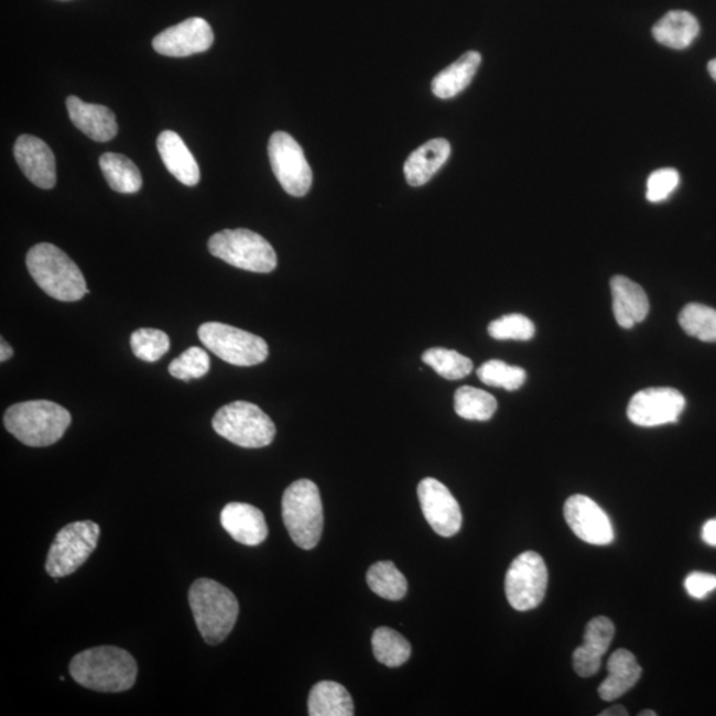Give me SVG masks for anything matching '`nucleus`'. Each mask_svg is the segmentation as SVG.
Instances as JSON below:
<instances>
[{
  "instance_id": "f257e3e1",
  "label": "nucleus",
  "mask_w": 716,
  "mask_h": 716,
  "mask_svg": "<svg viewBox=\"0 0 716 716\" xmlns=\"http://www.w3.org/2000/svg\"><path fill=\"white\" fill-rule=\"evenodd\" d=\"M137 662L127 650L99 647L75 655L69 673L83 687L99 693H122L135 683Z\"/></svg>"
},
{
  "instance_id": "f03ea898",
  "label": "nucleus",
  "mask_w": 716,
  "mask_h": 716,
  "mask_svg": "<svg viewBox=\"0 0 716 716\" xmlns=\"http://www.w3.org/2000/svg\"><path fill=\"white\" fill-rule=\"evenodd\" d=\"M25 263L35 283L56 301H82L90 292L79 267L54 245L41 243L32 247Z\"/></svg>"
},
{
  "instance_id": "7ed1b4c3",
  "label": "nucleus",
  "mask_w": 716,
  "mask_h": 716,
  "mask_svg": "<svg viewBox=\"0 0 716 716\" xmlns=\"http://www.w3.org/2000/svg\"><path fill=\"white\" fill-rule=\"evenodd\" d=\"M70 422L67 409L45 400L17 403L4 414L6 428L30 447L56 444L67 432Z\"/></svg>"
},
{
  "instance_id": "20e7f679",
  "label": "nucleus",
  "mask_w": 716,
  "mask_h": 716,
  "mask_svg": "<svg viewBox=\"0 0 716 716\" xmlns=\"http://www.w3.org/2000/svg\"><path fill=\"white\" fill-rule=\"evenodd\" d=\"M188 604L199 633L208 644L225 641L236 627L239 603L236 595L223 584L199 578L188 590Z\"/></svg>"
},
{
  "instance_id": "39448f33",
  "label": "nucleus",
  "mask_w": 716,
  "mask_h": 716,
  "mask_svg": "<svg viewBox=\"0 0 716 716\" xmlns=\"http://www.w3.org/2000/svg\"><path fill=\"white\" fill-rule=\"evenodd\" d=\"M282 516L292 542L303 550H314L321 542L324 512L321 491L314 481H294L283 495Z\"/></svg>"
},
{
  "instance_id": "423d86ee",
  "label": "nucleus",
  "mask_w": 716,
  "mask_h": 716,
  "mask_svg": "<svg viewBox=\"0 0 716 716\" xmlns=\"http://www.w3.org/2000/svg\"><path fill=\"white\" fill-rule=\"evenodd\" d=\"M213 428L231 444L260 448L272 444L276 427L256 403L236 401L220 408L213 419Z\"/></svg>"
},
{
  "instance_id": "0eeeda50",
  "label": "nucleus",
  "mask_w": 716,
  "mask_h": 716,
  "mask_svg": "<svg viewBox=\"0 0 716 716\" xmlns=\"http://www.w3.org/2000/svg\"><path fill=\"white\" fill-rule=\"evenodd\" d=\"M211 256L237 269L269 273L276 269L278 257L272 246L259 234L246 229L224 230L208 240Z\"/></svg>"
},
{
  "instance_id": "6e6552de",
  "label": "nucleus",
  "mask_w": 716,
  "mask_h": 716,
  "mask_svg": "<svg viewBox=\"0 0 716 716\" xmlns=\"http://www.w3.org/2000/svg\"><path fill=\"white\" fill-rule=\"evenodd\" d=\"M202 344L215 356L236 367H253L269 357L262 337L223 323H205L198 329Z\"/></svg>"
},
{
  "instance_id": "1a4fd4ad",
  "label": "nucleus",
  "mask_w": 716,
  "mask_h": 716,
  "mask_svg": "<svg viewBox=\"0 0 716 716\" xmlns=\"http://www.w3.org/2000/svg\"><path fill=\"white\" fill-rule=\"evenodd\" d=\"M100 539V525L83 520L65 525L52 543L45 571L54 578L72 575L93 555Z\"/></svg>"
},
{
  "instance_id": "9d476101",
  "label": "nucleus",
  "mask_w": 716,
  "mask_h": 716,
  "mask_svg": "<svg viewBox=\"0 0 716 716\" xmlns=\"http://www.w3.org/2000/svg\"><path fill=\"white\" fill-rule=\"evenodd\" d=\"M546 587L549 569L539 553L527 551L513 560L505 584L507 600L513 609L527 611L538 608L544 600Z\"/></svg>"
},
{
  "instance_id": "9b49d317",
  "label": "nucleus",
  "mask_w": 716,
  "mask_h": 716,
  "mask_svg": "<svg viewBox=\"0 0 716 716\" xmlns=\"http://www.w3.org/2000/svg\"><path fill=\"white\" fill-rule=\"evenodd\" d=\"M269 155L272 171L284 191L292 197H304L312 186V171L294 137L285 132L273 133Z\"/></svg>"
},
{
  "instance_id": "f8f14e48",
  "label": "nucleus",
  "mask_w": 716,
  "mask_h": 716,
  "mask_svg": "<svg viewBox=\"0 0 716 716\" xmlns=\"http://www.w3.org/2000/svg\"><path fill=\"white\" fill-rule=\"evenodd\" d=\"M686 400L673 388H649L631 397L628 419L641 427L675 423L685 410Z\"/></svg>"
},
{
  "instance_id": "ddd939ff",
  "label": "nucleus",
  "mask_w": 716,
  "mask_h": 716,
  "mask_svg": "<svg viewBox=\"0 0 716 716\" xmlns=\"http://www.w3.org/2000/svg\"><path fill=\"white\" fill-rule=\"evenodd\" d=\"M419 499L423 517L440 536L457 535L462 527L460 507L444 484L434 478L421 480Z\"/></svg>"
},
{
  "instance_id": "4468645a",
  "label": "nucleus",
  "mask_w": 716,
  "mask_h": 716,
  "mask_svg": "<svg viewBox=\"0 0 716 716\" xmlns=\"http://www.w3.org/2000/svg\"><path fill=\"white\" fill-rule=\"evenodd\" d=\"M564 518L572 532L585 543L608 545L614 542L615 531L609 517L585 495H573L565 501Z\"/></svg>"
},
{
  "instance_id": "2eb2a0df",
  "label": "nucleus",
  "mask_w": 716,
  "mask_h": 716,
  "mask_svg": "<svg viewBox=\"0 0 716 716\" xmlns=\"http://www.w3.org/2000/svg\"><path fill=\"white\" fill-rule=\"evenodd\" d=\"M214 32L205 19L192 18L161 32L153 39V47L169 57H186L210 50Z\"/></svg>"
},
{
  "instance_id": "dca6fc26",
  "label": "nucleus",
  "mask_w": 716,
  "mask_h": 716,
  "mask_svg": "<svg viewBox=\"0 0 716 716\" xmlns=\"http://www.w3.org/2000/svg\"><path fill=\"white\" fill-rule=\"evenodd\" d=\"M14 155L19 167L32 184L45 191L56 185L55 155L43 140L30 134L19 137Z\"/></svg>"
},
{
  "instance_id": "f3484780",
  "label": "nucleus",
  "mask_w": 716,
  "mask_h": 716,
  "mask_svg": "<svg viewBox=\"0 0 716 716\" xmlns=\"http://www.w3.org/2000/svg\"><path fill=\"white\" fill-rule=\"evenodd\" d=\"M220 524L240 544L256 546L269 536L263 512L251 505H227L220 512Z\"/></svg>"
},
{
  "instance_id": "a211bd4d",
  "label": "nucleus",
  "mask_w": 716,
  "mask_h": 716,
  "mask_svg": "<svg viewBox=\"0 0 716 716\" xmlns=\"http://www.w3.org/2000/svg\"><path fill=\"white\" fill-rule=\"evenodd\" d=\"M614 314L620 327L633 328L649 315V299L640 284L629 278L617 275L610 280Z\"/></svg>"
},
{
  "instance_id": "6ab92c4d",
  "label": "nucleus",
  "mask_w": 716,
  "mask_h": 716,
  "mask_svg": "<svg viewBox=\"0 0 716 716\" xmlns=\"http://www.w3.org/2000/svg\"><path fill=\"white\" fill-rule=\"evenodd\" d=\"M69 119L77 129L96 142L113 140L117 130L116 116L107 107L84 102L76 96L67 99Z\"/></svg>"
},
{
  "instance_id": "aec40b11",
  "label": "nucleus",
  "mask_w": 716,
  "mask_h": 716,
  "mask_svg": "<svg viewBox=\"0 0 716 716\" xmlns=\"http://www.w3.org/2000/svg\"><path fill=\"white\" fill-rule=\"evenodd\" d=\"M452 154V145L445 139H435L416 149L403 166L408 184L419 187L427 184L434 174L446 164Z\"/></svg>"
},
{
  "instance_id": "412c9836",
  "label": "nucleus",
  "mask_w": 716,
  "mask_h": 716,
  "mask_svg": "<svg viewBox=\"0 0 716 716\" xmlns=\"http://www.w3.org/2000/svg\"><path fill=\"white\" fill-rule=\"evenodd\" d=\"M158 149L167 171L181 184L186 186L198 185L200 172L197 161H195L186 143L177 133L172 132V130L162 132L158 139Z\"/></svg>"
},
{
  "instance_id": "4be33fe9",
  "label": "nucleus",
  "mask_w": 716,
  "mask_h": 716,
  "mask_svg": "<svg viewBox=\"0 0 716 716\" xmlns=\"http://www.w3.org/2000/svg\"><path fill=\"white\" fill-rule=\"evenodd\" d=\"M642 674V668L638 665L637 659L629 650L620 649L611 654L608 662V676L600 687L604 701H616L627 694L631 687L637 685Z\"/></svg>"
},
{
  "instance_id": "5701e85b",
  "label": "nucleus",
  "mask_w": 716,
  "mask_h": 716,
  "mask_svg": "<svg viewBox=\"0 0 716 716\" xmlns=\"http://www.w3.org/2000/svg\"><path fill=\"white\" fill-rule=\"evenodd\" d=\"M481 56L477 51H468L457 62L434 77L432 90L438 99L448 100L465 90L477 75Z\"/></svg>"
},
{
  "instance_id": "b1692460",
  "label": "nucleus",
  "mask_w": 716,
  "mask_h": 716,
  "mask_svg": "<svg viewBox=\"0 0 716 716\" xmlns=\"http://www.w3.org/2000/svg\"><path fill=\"white\" fill-rule=\"evenodd\" d=\"M699 22L687 11H670L654 24L653 37L668 48L685 50L699 35Z\"/></svg>"
},
{
  "instance_id": "393cba45",
  "label": "nucleus",
  "mask_w": 716,
  "mask_h": 716,
  "mask_svg": "<svg viewBox=\"0 0 716 716\" xmlns=\"http://www.w3.org/2000/svg\"><path fill=\"white\" fill-rule=\"evenodd\" d=\"M308 714L311 716H351L355 714L354 699L340 683L318 682L311 690Z\"/></svg>"
},
{
  "instance_id": "a878e982",
  "label": "nucleus",
  "mask_w": 716,
  "mask_h": 716,
  "mask_svg": "<svg viewBox=\"0 0 716 716\" xmlns=\"http://www.w3.org/2000/svg\"><path fill=\"white\" fill-rule=\"evenodd\" d=\"M100 169L112 191L122 194H134L142 186V175L139 167L126 155L106 153L100 158Z\"/></svg>"
},
{
  "instance_id": "bb28decb",
  "label": "nucleus",
  "mask_w": 716,
  "mask_h": 716,
  "mask_svg": "<svg viewBox=\"0 0 716 716\" xmlns=\"http://www.w3.org/2000/svg\"><path fill=\"white\" fill-rule=\"evenodd\" d=\"M372 648L376 660L388 668H400L412 655V647L406 638L386 627L375 630Z\"/></svg>"
},
{
  "instance_id": "cd10ccee",
  "label": "nucleus",
  "mask_w": 716,
  "mask_h": 716,
  "mask_svg": "<svg viewBox=\"0 0 716 716\" xmlns=\"http://www.w3.org/2000/svg\"><path fill=\"white\" fill-rule=\"evenodd\" d=\"M369 588L386 600L400 601L408 592V581L392 562H379L367 573Z\"/></svg>"
},
{
  "instance_id": "c85d7f7f",
  "label": "nucleus",
  "mask_w": 716,
  "mask_h": 716,
  "mask_svg": "<svg viewBox=\"0 0 716 716\" xmlns=\"http://www.w3.org/2000/svg\"><path fill=\"white\" fill-rule=\"evenodd\" d=\"M455 412L462 419L468 421H488L492 419L498 409V402L495 397L485 390L462 387L454 395Z\"/></svg>"
},
{
  "instance_id": "c756f323",
  "label": "nucleus",
  "mask_w": 716,
  "mask_h": 716,
  "mask_svg": "<svg viewBox=\"0 0 716 716\" xmlns=\"http://www.w3.org/2000/svg\"><path fill=\"white\" fill-rule=\"evenodd\" d=\"M422 360L444 379L451 381L465 379L466 376L473 372L474 368L470 358L445 348L426 350L422 356Z\"/></svg>"
},
{
  "instance_id": "7c9ffc66",
  "label": "nucleus",
  "mask_w": 716,
  "mask_h": 716,
  "mask_svg": "<svg viewBox=\"0 0 716 716\" xmlns=\"http://www.w3.org/2000/svg\"><path fill=\"white\" fill-rule=\"evenodd\" d=\"M680 324L688 336L703 343H716V311L707 305L687 304L681 311Z\"/></svg>"
},
{
  "instance_id": "2f4dec72",
  "label": "nucleus",
  "mask_w": 716,
  "mask_h": 716,
  "mask_svg": "<svg viewBox=\"0 0 716 716\" xmlns=\"http://www.w3.org/2000/svg\"><path fill=\"white\" fill-rule=\"evenodd\" d=\"M479 380L487 387L518 390L524 386L527 373L523 368L512 367L500 360L484 364L477 372Z\"/></svg>"
},
{
  "instance_id": "473e14b6",
  "label": "nucleus",
  "mask_w": 716,
  "mask_h": 716,
  "mask_svg": "<svg viewBox=\"0 0 716 716\" xmlns=\"http://www.w3.org/2000/svg\"><path fill=\"white\" fill-rule=\"evenodd\" d=\"M133 354L142 361L154 362L164 357L171 348V338L164 330L154 328L137 329L130 337Z\"/></svg>"
},
{
  "instance_id": "72a5a7b5",
  "label": "nucleus",
  "mask_w": 716,
  "mask_h": 716,
  "mask_svg": "<svg viewBox=\"0 0 716 716\" xmlns=\"http://www.w3.org/2000/svg\"><path fill=\"white\" fill-rule=\"evenodd\" d=\"M208 370H210V357L206 350L198 347L188 348L169 366V373L182 381L202 379Z\"/></svg>"
},
{
  "instance_id": "f704fd0d",
  "label": "nucleus",
  "mask_w": 716,
  "mask_h": 716,
  "mask_svg": "<svg viewBox=\"0 0 716 716\" xmlns=\"http://www.w3.org/2000/svg\"><path fill=\"white\" fill-rule=\"evenodd\" d=\"M535 324L519 314L506 315L488 325V334L495 340L529 341L535 336Z\"/></svg>"
},
{
  "instance_id": "c9c22d12",
  "label": "nucleus",
  "mask_w": 716,
  "mask_h": 716,
  "mask_svg": "<svg viewBox=\"0 0 716 716\" xmlns=\"http://www.w3.org/2000/svg\"><path fill=\"white\" fill-rule=\"evenodd\" d=\"M616 633L615 623L608 617H596L585 628L583 647L603 657L608 652Z\"/></svg>"
},
{
  "instance_id": "e433bc0d",
  "label": "nucleus",
  "mask_w": 716,
  "mask_h": 716,
  "mask_svg": "<svg viewBox=\"0 0 716 716\" xmlns=\"http://www.w3.org/2000/svg\"><path fill=\"white\" fill-rule=\"evenodd\" d=\"M680 173L673 167L660 169L650 174L647 185V198L652 204H660L672 195L680 186Z\"/></svg>"
},
{
  "instance_id": "4c0bfd02",
  "label": "nucleus",
  "mask_w": 716,
  "mask_h": 716,
  "mask_svg": "<svg viewBox=\"0 0 716 716\" xmlns=\"http://www.w3.org/2000/svg\"><path fill=\"white\" fill-rule=\"evenodd\" d=\"M685 588L690 596L702 600L716 589V576L712 573L693 572L686 577Z\"/></svg>"
},
{
  "instance_id": "58836bf2",
  "label": "nucleus",
  "mask_w": 716,
  "mask_h": 716,
  "mask_svg": "<svg viewBox=\"0 0 716 716\" xmlns=\"http://www.w3.org/2000/svg\"><path fill=\"white\" fill-rule=\"evenodd\" d=\"M573 668H575L577 675L583 676V679H589V676H594L600 670L601 657L592 653L587 648H577L575 653H573Z\"/></svg>"
},
{
  "instance_id": "ea45409f",
  "label": "nucleus",
  "mask_w": 716,
  "mask_h": 716,
  "mask_svg": "<svg viewBox=\"0 0 716 716\" xmlns=\"http://www.w3.org/2000/svg\"><path fill=\"white\" fill-rule=\"evenodd\" d=\"M702 539L708 545L715 546L716 549V518L708 520V522L703 525L702 529Z\"/></svg>"
},
{
  "instance_id": "a19ab883",
  "label": "nucleus",
  "mask_w": 716,
  "mask_h": 716,
  "mask_svg": "<svg viewBox=\"0 0 716 716\" xmlns=\"http://www.w3.org/2000/svg\"><path fill=\"white\" fill-rule=\"evenodd\" d=\"M12 355H14V349H12L11 345L2 338V343H0V361L4 362L10 360Z\"/></svg>"
},
{
  "instance_id": "79ce46f5",
  "label": "nucleus",
  "mask_w": 716,
  "mask_h": 716,
  "mask_svg": "<svg viewBox=\"0 0 716 716\" xmlns=\"http://www.w3.org/2000/svg\"><path fill=\"white\" fill-rule=\"evenodd\" d=\"M627 708L622 706H614L607 709H604L603 713L598 714V716H628Z\"/></svg>"
},
{
  "instance_id": "37998d69",
  "label": "nucleus",
  "mask_w": 716,
  "mask_h": 716,
  "mask_svg": "<svg viewBox=\"0 0 716 716\" xmlns=\"http://www.w3.org/2000/svg\"><path fill=\"white\" fill-rule=\"evenodd\" d=\"M707 68H708L709 76H712L713 79L716 82V57L708 63Z\"/></svg>"
},
{
  "instance_id": "c03bdc74",
  "label": "nucleus",
  "mask_w": 716,
  "mask_h": 716,
  "mask_svg": "<svg viewBox=\"0 0 716 716\" xmlns=\"http://www.w3.org/2000/svg\"><path fill=\"white\" fill-rule=\"evenodd\" d=\"M640 716H657V713L652 712V709H644V712L640 713Z\"/></svg>"
}]
</instances>
